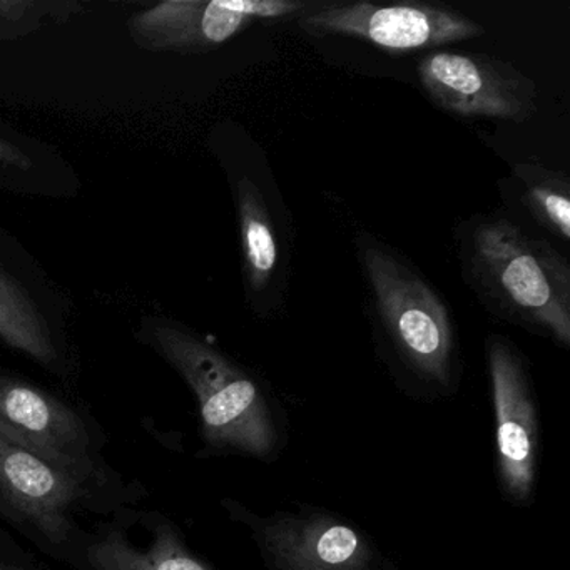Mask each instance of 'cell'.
Wrapping results in <instances>:
<instances>
[{"mask_svg": "<svg viewBox=\"0 0 570 570\" xmlns=\"http://www.w3.org/2000/svg\"><path fill=\"white\" fill-rule=\"evenodd\" d=\"M513 176L522 185V205L546 232L570 239V181L562 171L535 163H517Z\"/></svg>", "mask_w": 570, "mask_h": 570, "instance_id": "14", "label": "cell"}, {"mask_svg": "<svg viewBox=\"0 0 570 570\" xmlns=\"http://www.w3.org/2000/svg\"><path fill=\"white\" fill-rule=\"evenodd\" d=\"M236 209L246 293L253 308L265 315L285 282L283 243L276 216L262 186L249 176H242L236 183Z\"/></svg>", "mask_w": 570, "mask_h": 570, "instance_id": "11", "label": "cell"}, {"mask_svg": "<svg viewBox=\"0 0 570 570\" xmlns=\"http://www.w3.org/2000/svg\"><path fill=\"white\" fill-rule=\"evenodd\" d=\"M142 326L149 345L195 393L208 446L263 460L275 455L278 422L258 380L178 323L149 318Z\"/></svg>", "mask_w": 570, "mask_h": 570, "instance_id": "3", "label": "cell"}, {"mask_svg": "<svg viewBox=\"0 0 570 570\" xmlns=\"http://www.w3.org/2000/svg\"><path fill=\"white\" fill-rule=\"evenodd\" d=\"M268 570H393L376 543L345 517L312 505L272 515L233 502Z\"/></svg>", "mask_w": 570, "mask_h": 570, "instance_id": "4", "label": "cell"}, {"mask_svg": "<svg viewBox=\"0 0 570 570\" xmlns=\"http://www.w3.org/2000/svg\"><path fill=\"white\" fill-rule=\"evenodd\" d=\"M298 24L312 38L360 39L392 55L442 48L485 35L483 26L463 12L429 2H335L306 9Z\"/></svg>", "mask_w": 570, "mask_h": 570, "instance_id": "5", "label": "cell"}, {"mask_svg": "<svg viewBox=\"0 0 570 570\" xmlns=\"http://www.w3.org/2000/svg\"><path fill=\"white\" fill-rule=\"evenodd\" d=\"M455 239L463 282L490 315L570 348L566 256L502 215L472 216Z\"/></svg>", "mask_w": 570, "mask_h": 570, "instance_id": "1", "label": "cell"}, {"mask_svg": "<svg viewBox=\"0 0 570 570\" xmlns=\"http://www.w3.org/2000/svg\"><path fill=\"white\" fill-rule=\"evenodd\" d=\"M79 483L0 432V493L51 542L68 539Z\"/></svg>", "mask_w": 570, "mask_h": 570, "instance_id": "10", "label": "cell"}, {"mask_svg": "<svg viewBox=\"0 0 570 570\" xmlns=\"http://www.w3.org/2000/svg\"><path fill=\"white\" fill-rule=\"evenodd\" d=\"M0 340L41 365L58 360L48 320L24 286L0 266Z\"/></svg>", "mask_w": 570, "mask_h": 570, "instance_id": "13", "label": "cell"}, {"mask_svg": "<svg viewBox=\"0 0 570 570\" xmlns=\"http://www.w3.org/2000/svg\"><path fill=\"white\" fill-rule=\"evenodd\" d=\"M0 570H9V569H6V567L0 566Z\"/></svg>", "mask_w": 570, "mask_h": 570, "instance_id": "16", "label": "cell"}, {"mask_svg": "<svg viewBox=\"0 0 570 570\" xmlns=\"http://www.w3.org/2000/svg\"><path fill=\"white\" fill-rule=\"evenodd\" d=\"M302 0H166L129 21L132 39L151 51L218 48L256 21L302 16Z\"/></svg>", "mask_w": 570, "mask_h": 570, "instance_id": "7", "label": "cell"}, {"mask_svg": "<svg viewBox=\"0 0 570 570\" xmlns=\"http://www.w3.org/2000/svg\"><path fill=\"white\" fill-rule=\"evenodd\" d=\"M88 560L95 570H213L189 552L168 523L156 527L148 549L132 547L122 537L108 535L89 547Z\"/></svg>", "mask_w": 570, "mask_h": 570, "instance_id": "12", "label": "cell"}, {"mask_svg": "<svg viewBox=\"0 0 570 570\" xmlns=\"http://www.w3.org/2000/svg\"><path fill=\"white\" fill-rule=\"evenodd\" d=\"M485 356L495 412L500 480L513 503H529L535 489L539 435L532 380L525 360L503 336H487Z\"/></svg>", "mask_w": 570, "mask_h": 570, "instance_id": "8", "label": "cell"}, {"mask_svg": "<svg viewBox=\"0 0 570 570\" xmlns=\"http://www.w3.org/2000/svg\"><path fill=\"white\" fill-rule=\"evenodd\" d=\"M0 432L76 479L91 469V442L82 420L31 383L0 376Z\"/></svg>", "mask_w": 570, "mask_h": 570, "instance_id": "9", "label": "cell"}, {"mask_svg": "<svg viewBox=\"0 0 570 570\" xmlns=\"http://www.w3.org/2000/svg\"><path fill=\"white\" fill-rule=\"evenodd\" d=\"M368 315L383 352L429 389L459 386L455 323L435 286L392 246L368 233L356 238Z\"/></svg>", "mask_w": 570, "mask_h": 570, "instance_id": "2", "label": "cell"}, {"mask_svg": "<svg viewBox=\"0 0 570 570\" xmlns=\"http://www.w3.org/2000/svg\"><path fill=\"white\" fill-rule=\"evenodd\" d=\"M416 72L433 105L450 115L522 125L537 112L535 82L512 62L433 51L420 58Z\"/></svg>", "mask_w": 570, "mask_h": 570, "instance_id": "6", "label": "cell"}, {"mask_svg": "<svg viewBox=\"0 0 570 570\" xmlns=\"http://www.w3.org/2000/svg\"><path fill=\"white\" fill-rule=\"evenodd\" d=\"M0 163L22 169V171H28L32 166L31 158L4 138H0Z\"/></svg>", "mask_w": 570, "mask_h": 570, "instance_id": "15", "label": "cell"}]
</instances>
